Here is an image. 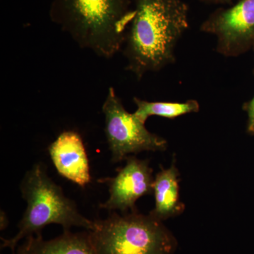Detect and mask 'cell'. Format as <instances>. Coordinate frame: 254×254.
I'll return each instance as SVG.
<instances>
[{
	"instance_id": "obj_2",
	"label": "cell",
	"mask_w": 254,
	"mask_h": 254,
	"mask_svg": "<svg viewBox=\"0 0 254 254\" xmlns=\"http://www.w3.org/2000/svg\"><path fill=\"white\" fill-rule=\"evenodd\" d=\"M134 14L129 0H53L49 12L80 48L107 60L122 50Z\"/></svg>"
},
{
	"instance_id": "obj_11",
	"label": "cell",
	"mask_w": 254,
	"mask_h": 254,
	"mask_svg": "<svg viewBox=\"0 0 254 254\" xmlns=\"http://www.w3.org/2000/svg\"><path fill=\"white\" fill-rule=\"evenodd\" d=\"M133 102L136 106V111L133 113L144 123L151 116L175 119L187 114L198 113L200 110V105L195 100H187L183 103L151 102L135 97Z\"/></svg>"
},
{
	"instance_id": "obj_5",
	"label": "cell",
	"mask_w": 254,
	"mask_h": 254,
	"mask_svg": "<svg viewBox=\"0 0 254 254\" xmlns=\"http://www.w3.org/2000/svg\"><path fill=\"white\" fill-rule=\"evenodd\" d=\"M102 111L105 133L114 163L143 151H165L166 139L147 129L134 113L127 111L113 87H110Z\"/></svg>"
},
{
	"instance_id": "obj_1",
	"label": "cell",
	"mask_w": 254,
	"mask_h": 254,
	"mask_svg": "<svg viewBox=\"0 0 254 254\" xmlns=\"http://www.w3.org/2000/svg\"><path fill=\"white\" fill-rule=\"evenodd\" d=\"M123 54L126 68L141 80L175 61L179 41L190 27L185 0H136Z\"/></svg>"
},
{
	"instance_id": "obj_3",
	"label": "cell",
	"mask_w": 254,
	"mask_h": 254,
	"mask_svg": "<svg viewBox=\"0 0 254 254\" xmlns=\"http://www.w3.org/2000/svg\"><path fill=\"white\" fill-rule=\"evenodd\" d=\"M27 208L18 225L17 234L11 239L1 238V248L14 252L20 241L31 235L41 233L50 224L63 226L64 231L79 227L88 231L95 230V220H91L78 212L76 205L65 196L61 187L48 176L46 168L35 164L28 170L20 185Z\"/></svg>"
},
{
	"instance_id": "obj_10",
	"label": "cell",
	"mask_w": 254,
	"mask_h": 254,
	"mask_svg": "<svg viewBox=\"0 0 254 254\" xmlns=\"http://www.w3.org/2000/svg\"><path fill=\"white\" fill-rule=\"evenodd\" d=\"M178 169L175 162L168 169L158 174L153 182L155 208L150 212L152 217L163 222L183 213L185 205L180 200Z\"/></svg>"
},
{
	"instance_id": "obj_9",
	"label": "cell",
	"mask_w": 254,
	"mask_h": 254,
	"mask_svg": "<svg viewBox=\"0 0 254 254\" xmlns=\"http://www.w3.org/2000/svg\"><path fill=\"white\" fill-rule=\"evenodd\" d=\"M12 254H97L92 244L89 231L72 233L64 231L63 235L45 240L42 234L26 237Z\"/></svg>"
},
{
	"instance_id": "obj_8",
	"label": "cell",
	"mask_w": 254,
	"mask_h": 254,
	"mask_svg": "<svg viewBox=\"0 0 254 254\" xmlns=\"http://www.w3.org/2000/svg\"><path fill=\"white\" fill-rule=\"evenodd\" d=\"M53 165L61 176L78 186L91 182L89 162L81 135L75 131L60 133L48 147Z\"/></svg>"
},
{
	"instance_id": "obj_13",
	"label": "cell",
	"mask_w": 254,
	"mask_h": 254,
	"mask_svg": "<svg viewBox=\"0 0 254 254\" xmlns=\"http://www.w3.org/2000/svg\"><path fill=\"white\" fill-rule=\"evenodd\" d=\"M8 224H9V220H8L6 214H5L4 211L1 210V221H0L1 230H4L7 227Z\"/></svg>"
},
{
	"instance_id": "obj_4",
	"label": "cell",
	"mask_w": 254,
	"mask_h": 254,
	"mask_svg": "<svg viewBox=\"0 0 254 254\" xmlns=\"http://www.w3.org/2000/svg\"><path fill=\"white\" fill-rule=\"evenodd\" d=\"M95 222L89 234L97 254H173L177 250L173 233L150 214L112 212Z\"/></svg>"
},
{
	"instance_id": "obj_12",
	"label": "cell",
	"mask_w": 254,
	"mask_h": 254,
	"mask_svg": "<svg viewBox=\"0 0 254 254\" xmlns=\"http://www.w3.org/2000/svg\"><path fill=\"white\" fill-rule=\"evenodd\" d=\"M248 131L254 133V98L248 106Z\"/></svg>"
},
{
	"instance_id": "obj_7",
	"label": "cell",
	"mask_w": 254,
	"mask_h": 254,
	"mask_svg": "<svg viewBox=\"0 0 254 254\" xmlns=\"http://www.w3.org/2000/svg\"><path fill=\"white\" fill-rule=\"evenodd\" d=\"M109 186V198L100 205L101 208L113 212L135 211L136 200L153 193V170L146 160L128 157L127 163L116 177L106 180Z\"/></svg>"
},
{
	"instance_id": "obj_6",
	"label": "cell",
	"mask_w": 254,
	"mask_h": 254,
	"mask_svg": "<svg viewBox=\"0 0 254 254\" xmlns=\"http://www.w3.org/2000/svg\"><path fill=\"white\" fill-rule=\"evenodd\" d=\"M200 30L215 37L220 54L235 56L254 37V0H240L232 7L218 10Z\"/></svg>"
},
{
	"instance_id": "obj_14",
	"label": "cell",
	"mask_w": 254,
	"mask_h": 254,
	"mask_svg": "<svg viewBox=\"0 0 254 254\" xmlns=\"http://www.w3.org/2000/svg\"><path fill=\"white\" fill-rule=\"evenodd\" d=\"M200 1L205 3H211V4H225V3L231 2L234 0H200Z\"/></svg>"
}]
</instances>
